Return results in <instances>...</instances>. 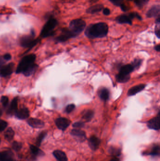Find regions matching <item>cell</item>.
<instances>
[{"label": "cell", "instance_id": "6da1fadb", "mask_svg": "<svg viewBox=\"0 0 160 161\" xmlns=\"http://www.w3.org/2000/svg\"><path fill=\"white\" fill-rule=\"evenodd\" d=\"M109 27L103 22L92 24L89 26L85 31V35L90 39L106 37L108 34Z\"/></svg>", "mask_w": 160, "mask_h": 161}, {"label": "cell", "instance_id": "7a4b0ae2", "mask_svg": "<svg viewBox=\"0 0 160 161\" xmlns=\"http://www.w3.org/2000/svg\"><path fill=\"white\" fill-rule=\"evenodd\" d=\"M134 67L131 64H127L122 66L119 73L116 75V80L120 83H125L130 79V74L134 70Z\"/></svg>", "mask_w": 160, "mask_h": 161}, {"label": "cell", "instance_id": "3957f363", "mask_svg": "<svg viewBox=\"0 0 160 161\" xmlns=\"http://www.w3.org/2000/svg\"><path fill=\"white\" fill-rule=\"evenodd\" d=\"M85 26L86 23L82 19H74L70 22L69 29L72 32L74 37H75L84 31Z\"/></svg>", "mask_w": 160, "mask_h": 161}, {"label": "cell", "instance_id": "277c9868", "mask_svg": "<svg viewBox=\"0 0 160 161\" xmlns=\"http://www.w3.org/2000/svg\"><path fill=\"white\" fill-rule=\"evenodd\" d=\"M36 55L33 54L28 55L24 57L17 66L16 70L17 74L23 73L24 71L34 63Z\"/></svg>", "mask_w": 160, "mask_h": 161}, {"label": "cell", "instance_id": "5b68a950", "mask_svg": "<svg viewBox=\"0 0 160 161\" xmlns=\"http://www.w3.org/2000/svg\"><path fill=\"white\" fill-rule=\"evenodd\" d=\"M57 23L56 19L50 18L42 28L41 36L42 37L46 38L53 35L54 34L53 30L56 26Z\"/></svg>", "mask_w": 160, "mask_h": 161}, {"label": "cell", "instance_id": "8992f818", "mask_svg": "<svg viewBox=\"0 0 160 161\" xmlns=\"http://www.w3.org/2000/svg\"><path fill=\"white\" fill-rule=\"evenodd\" d=\"M34 32L32 30L31 35L25 36L21 39V45L25 48H29L28 50H29L30 49L35 46L40 41L39 39H34Z\"/></svg>", "mask_w": 160, "mask_h": 161}, {"label": "cell", "instance_id": "52a82bcc", "mask_svg": "<svg viewBox=\"0 0 160 161\" xmlns=\"http://www.w3.org/2000/svg\"><path fill=\"white\" fill-rule=\"evenodd\" d=\"M55 123L59 129L65 130L70 126L71 121L67 118L59 117L56 119Z\"/></svg>", "mask_w": 160, "mask_h": 161}, {"label": "cell", "instance_id": "ba28073f", "mask_svg": "<svg viewBox=\"0 0 160 161\" xmlns=\"http://www.w3.org/2000/svg\"><path fill=\"white\" fill-rule=\"evenodd\" d=\"M160 111L158 115L154 118L150 119L147 122V126L149 129L155 130H160Z\"/></svg>", "mask_w": 160, "mask_h": 161}, {"label": "cell", "instance_id": "9c48e42d", "mask_svg": "<svg viewBox=\"0 0 160 161\" xmlns=\"http://www.w3.org/2000/svg\"><path fill=\"white\" fill-rule=\"evenodd\" d=\"M74 37L72 32L69 29H64L62 30V34L56 39L58 42H64L71 38Z\"/></svg>", "mask_w": 160, "mask_h": 161}, {"label": "cell", "instance_id": "30bf717a", "mask_svg": "<svg viewBox=\"0 0 160 161\" xmlns=\"http://www.w3.org/2000/svg\"><path fill=\"white\" fill-rule=\"evenodd\" d=\"M14 67V64L10 63L3 66L0 68V75L2 77L9 76L12 73Z\"/></svg>", "mask_w": 160, "mask_h": 161}, {"label": "cell", "instance_id": "8fae6325", "mask_svg": "<svg viewBox=\"0 0 160 161\" xmlns=\"http://www.w3.org/2000/svg\"><path fill=\"white\" fill-rule=\"evenodd\" d=\"M0 161H15L14 154L10 151L0 152Z\"/></svg>", "mask_w": 160, "mask_h": 161}, {"label": "cell", "instance_id": "7c38bea8", "mask_svg": "<svg viewBox=\"0 0 160 161\" xmlns=\"http://www.w3.org/2000/svg\"><path fill=\"white\" fill-rule=\"evenodd\" d=\"M146 85L144 84H140L136 85L130 89L127 92V95L128 96H134L138 93L140 92L144 89Z\"/></svg>", "mask_w": 160, "mask_h": 161}, {"label": "cell", "instance_id": "4fadbf2b", "mask_svg": "<svg viewBox=\"0 0 160 161\" xmlns=\"http://www.w3.org/2000/svg\"><path fill=\"white\" fill-rule=\"evenodd\" d=\"M28 123L31 127L34 128H42L44 126V122L36 118H30L28 120Z\"/></svg>", "mask_w": 160, "mask_h": 161}, {"label": "cell", "instance_id": "5bb4252c", "mask_svg": "<svg viewBox=\"0 0 160 161\" xmlns=\"http://www.w3.org/2000/svg\"><path fill=\"white\" fill-rule=\"evenodd\" d=\"M88 144L93 150H96L100 146V139L95 136H92L89 139Z\"/></svg>", "mask_w": 160, "mask_h": 161}, {"label": "cell", "instance_id": "9a60e30c", "mask_svg": "<svg viewBox=\"0 0 160 161\" xmlns=\"http://www.w3.org/2000/svg\"><path fill=\"white\" fill-rule=\"evenodd\" d=\"M16 116L18 119H25L29 116V111L28 109L26 108H22L17 110L15 113Z\"/></svg>", "mask_w": 160, "mask_h": 161}, {"label": "cell", "instance_id": "2e32d148", "mask_svg": "<svg viewBox=\"0 0 160 161\" xmlns=\"http://www.w3.org/2000/svg\"><path fill=\"white\" fill-rule=\"evenodd\" d=\"M99 98L104 101H107L109 99L110 92L106 88L100 89L98 92Z\"/></svg>", "mask_w": 160, "mask_h": 161}, {"label": "cell", "instance_id": "e0dca14e", "mask_svg": "<svg viewBox=\"0 0 160 161\" xmlns=\"http://www.w3.org/2000/svg\"><path fill=\"white\" fill-rule=\"evenodd\" d=\"M160 7L159 5H154L146 13V16L148 18L155 17L159 15L160 12Z\"/></svg>", "mask_w": 160, "mask_h": 161}, {"label": "cell", "instance_id": "ac0fdd59", "mask_svg": "<svg viewBox=\"0 0 160 161\" xmlns=\"http://www.w3.org/2000/svg\"><path fill=\"white\" fill-rule=\"evenodd\" d=\"M53 155L58 161H68V158L64 152L57 150L53 152Z\"/></svg>", "mask_w": 160, "mask_h": 161}, {"label": "cell", "instance_id": "d6986e66", "mask_svg": "<svg viewBox=\"0 0 160 161\" xmlns=\"http://www.w3.org/2000/svg\"><path fill=\"white\" fill-rule=\"evenodd\" d=\"M116 21L120 24H128L132 25V19L130 18L129 16L125 15H122L118 16L116 18Z\"/></svg>", "mask_w": 160, "mask_h": 161}, {"label": "cell", "instance_id": "ffe728a7", "mask_svg": "<svg viewBox=\"0 0 160 161\" xmlns=\"http://www.w3.org/2000/svg\"><path fill=\"white\" fill-rule=\"evenodd\" d=\"M17 101L18 98L17 97L14 98L11 102L9 109L8 110V113L10 114L16 113L17 110Z\"/></svg>", "mask_w": 160, "mask_h": 161}, {"label": "cell", "instance_id": "44dd1931", "mask_svg": "<svg viewBox=\"0 0 160 161\" xmlns=\"http://www.w3.org/2000/svg\"><path fill=\"white\" fill-rule=\"evenodd\" d=\"M38 67V66L37 65L35 64V63L33 64V65L30 66L29 67H28L26 70L24 71L23 72V74H24L25 76H30L35 72V71L37 69Z\"/></svg>", "mask_w": 160, "mask_h": 161}, {"label": "cell", "instance_id": "7402d4cb", "mask_svg": "<svg viewBox=\"0 0 160 161\" xmlns=\"http://www.w3.org/2000/svg\"><path fill=\"white\" fill-rule=\"evenodd\" d=\"M103 8H104V6L102 5H95L94 6H92L90 8H88L86 10V12L90 14L96 13L99 12L100 11H101Z\"/></svg>", "mask_w": 160, "mask_h": 161}, {"label": "cell", "instance_id": "603a6c76", "mask_svg": "<svg viewBox=\"0 0 160 161\" xmlns=\"http://www.w3.org/2000/svg\"><path fill=\"white\" fill-rule=\"evenodd\" d=\"M94 116V112L92 110H88L84 111L82 118L86 121H89L92 120Z\"/></svg>", "mask_w": 160, "mask_h": 161}, {"label": "cell", "instance_id": "cb8c5ba5", "mask_svg": "<svg viewBox=\"0 0 160 161\" xmlns=\"http://www.w3.org/2000/svg\"><path fill=\"white\" fill-rule=\"evenodd\" d=\"M30 148L31 149L32 153L34 155V156H42L44 155V152L38 148L37 146H34V145H31L30 146Z\"/></svg>", "mask_w": 160, "mask_h": 161}, {"label": "cell", "instance_id": "d4e9b609", "mask_svg": "<svg viewBox=\"0 0 160 161\" xmlns=\"http://www.w3.org/2000/svg\"><path fill=\"white\" fill-rule=\"evenodd\" d=\"M160 154V147L158 145L153 146L150 150V152L148 153V155L153 157H158Z\"/></svg>", "mask_w": 160, "mask_h": 161}, {"label": "cell", "instance_id": "484cf974", "mask_svg": "<svg viewBox=\"0 0 160 161\" xmlns=\"http://www.w3.org/2000/svg\"><path fill=\"white\" fill-rule=\"evenodd\" d=\"M14 130H13L12 128H9L8 129L6 130V132L4 133V137L6 140L8 141H11L12 140L13 138L14 137Z\"/></svg>", "mask_w": 160, "mask_h": 161}, {"label": "cell", "instance_id": "4316f807", "mask_svg": "<svg viewBox=\"0 0 160 161\" xmlns=\"http://www.w3.org/2000/svg\"><path fill=\"white\" fill-rule=\"evenodd\" d=\"M70 134L73 136L78 138H85V133L79 129H73L70 132Z\"/></svg>", "mask_w": 160, "mask_h": 161}, {"label": "cell", "instance_id": "83f0119b", "mask_svg": "<svg viewBox=\"0 0 160 161\" xmlns=\"http://www.w3.org/2000/svg\"><path fill=\"white\" fill-rule=\"evenodd\" d=\"M46 134H47V133L45 132H42L39 134L37 138L36 144L38 146H39L41 145L42 141H43L45 137L46 136Z\"/></svg>", "mask_w": 160, "mask_h": 161}, {"label": "cell", "instance_id": "f1b7e54d", "mask_svg": "<svg viewBox=\"0 0 160 161\" xmlns=\"http://www.w3.org/2000/svg\"><path fill=\"white\" fill-rule=\"evenodd\" d=\"M142 63V60L139 59H136L132 63L131 65L134 67V69H137L140 67Z\"/></svg>", "mask_w": 160, "mask_h": 161}, {"label": "cell", "instance_id": "f546056e", "mask_svg": "<svg viewBox=\"0 0 160 161\" xmlns=\"http://www.w3.org/2000/svg\"><path fill=\"white\" fill-rule=\"evenodd\" d=\"M148 0H135V3L137 6L139 8H142L146 4Z\"/></svg>", "mask_w": 160, "mask_h": 161}, {"label": "cell", "instance_id": "4dcf8cb0", "mask_svg": "<svg viewBox=\"0 0 160 161\" xmlns=\"http://www.w3.org/2000/svg\"><path fill=\"white\" fill-rule=\"evenodd\" d=\"M12 148L14 150L16 151H20L22 147V144L20 142L14 141L12 145Z\"/></svg>", "mask_w": 160, "mask_h": 161}, {"label": "cell", "instance_id": "1f68e13d", "mask_svg": "<svg viewBox=\"0 0 160 161\" xmlns=\"http://www.w3.org/2000/svg\"><path fill=\"white\" fill-rule=\"evenodd\" d=\"M75 105L73 104L69 105L65 108V112L68 113H70L75 109Z\"/></svg>", "mask_w": 160, "mask_h": 161}, {"label": "cell", "instance_id": "d6a6232c", "mask_svg": "<svg viewBox=\"0 0 160 161\" xmlns=\"http://www.w3.org/2000/svg\"><path fill=\"white\" fill-rule=\"evenodd\" d=\"M8 124L7 122L2 120H0V132H2L7 127Z\"/></svg>", "mask_w": 160, "mask_h": 161}, {"label": "cell", "instance_id": "836d02e7", "mask_svg": "<svg viewBox=\"0 0 160 161\" xmlns=\"http://www.w3.org/2000/svg\"><path fill=\"white\" fill-rule=\"evenodd\" d=\"M85 126V124L82 121H77L73 124V127L75 128H82Z\"/></svg>", "mask_w": 160, "mask_h": 161}, {"label": "cell", "instance_id": "e575fe53", "mask_svg": "<svg viewBox=\"0 0 160 161\" xmlns=\"http://www.w3.org/2000/svg\"><path fill=\"white\" fill-rule=\"evenodd\" d=\"M1 101L4 107H6L8 105V102H9V98L7 96H2L1 99Z\"/></svg>", "mask_w": 160, "mask_h": 161}, {"label": "cell", "instance_id": "d590c367", "mask_svg": "<svg viewBox=\"0 0 160 161\" xmlns=\"http://www.w3.org/2000/svg\"><path fill=\"white\" fill-rule=\"evenodd\" d=\"M129 17L130 18H131V19L134 18H136L138 19H140V20L142 19V18H141V17L139 14L136 12L131 13L130 14Z\"/></svg>", "mask_w": 160, "mask_h": 161}, {"label": "cell", "instance_id": "8d00e7d4", "mask_svg": "<svg viewBox=\"0 0 160 161\" xmlns=\"http://www.w3.org/2000/svg\"><path fill=\"white\" fill-rule=\"evenodd\" d=\"M111 2L116 6H121L123 4L124 0H109Z\"/></svg>", "mask_w": 160, "mask_h": 161}, {"label": "cell", "instance_id": "74e56055", "mask_svg": "<svg viewBox=\"0 0 160 161\" xmlns=\"http://www.w3.org/2000/svg\"><path fill=\"white\" fill-rule=\"evenodd\" d=\"M155 34H156V37H157L158 38H160V28H159V27H156V30H155Z\"/></svg>", "mask_w": 160, "mask_h": 161}, {"label": "cell", "instance_id": "f35d334b", "mask_svg": "<svg viewBox=\"0 0 160 161\" xmlns=\"http://www.w3.org/2000/svg\"><path fill=\"white\" fill-rule=\"evenodd\" d=\"M4 59L6 60H9L12 59V56L9 54H6L4 56Z\"/></svg>", "mask_w": 160, "mask_h": 161}, {"label": "cell", "instance_id": "ab89813d", "mask_svg": "<svg viewBox=\"0 0 160 161\" xmlns=\"http://www.w3.org/2000/svg\"><path fill=\"white\" fill-rule=\"evenodd\" d=\"M103 13L105 15H109L110 13V10L108 8H105V9H104V10H103Z\"/></svg>", "mask_w": 160, "mask_h": 161}, {"label": "cell", "instance_id": "60d3db41", "mask_svg": "<svg viewBox=\"0 0 160 161\" xmlns=\"http://www.w3.org/2000/svg\"><path fill=\"white\" fill-rule=\"evenodd\" d=\"M4 60L5 59H4V58L0 57V68L4 66V64L5 63Z\"/></svg>", "mask_w": 160, "mask_h": 161}, {"label": "cell", "instance_id": "b9f144b4", "mask_svg": "<svg viewBox=\"0 0 160 161\" xmlns=\"http://www.w3.org/2000/svg\"><path fill=\"white\" fill-rule=\"evenodd\" d=\"M120 7L121 8L122 10L124 11V12H126L128 10V8H127V7H126L125 5H124V4L121 5Z\"/></svg>", "mask_w": 160, "mask_h": 161}, {"label": "cell", "instance_id": "7bdbcfd3", "mask_svg": "<svg viewBox=\"0 0 160 161\" xmlns=\"http://www.w3.org/2000/svg\"><path fill=\"white\" fill-rule=\"evenodd\" d=\"M154 49L156 50V51H158L159 52L160 50V44H158L156 46L154 47Z\"/></svg>", "mask_w": 160, "mask_h": 161}, {"label": "cell", "instance_id": "ee69618b", "mask_svg": "<svg viewBox=\"0 0 160 161\" xmlns=\"http://www.w3.org/2000/svg\"><path fill=\"white\" fill-rule=\"evenodd\" d=\"M109 161H120L117 158H114L113 159H111Z\"/></svg>", "mask_w": 160, "mask_h": 161}, {"label": "cell", "instance_id": "f6af8a7d", "mask_svg": "<svg viewBox=\"0 0 160 161\" xmlns=\"http://www.w3.org/2000/svg\"><path fill=\"white\" fill-rule=\"evenodd\" d=\"M2 114V110L1 109H0V116H1V115Z\"/></svg>", "mask_w": 160, "mask_h": 161}, {"label": "cell", "instance_id": "bcb514c9", "mask_svg": "<svg viewBox=\"0 0 160 161\" xmlns=\"http://www.w3.org/2000/svg\"><path fill=\"white\" fill-rule=\"evenodd\" d=\"M91 1L92 2H96V1H99V0H91Z\"/></svg>", "mask_w": 160, "mask_h": 161}, {"label": "cell", "instance_id": "7dc6e473", "mask_svg": "<svg viewBox=\"0 0 160 161\" xmlns=\"http://www.w3.org/2000/svg\"><path fill=\"white\" fill-rule=\"evenodd\" d=\"M128 1H132V0H128Z\"/></svg>", "mask_w": 160, "mask_h": 161}, {"label": "cell", "instance_id": "c3c4849f", "mask_svg": "<svg viewBox=\"0 0 160 161\" xmlns=\"http://www.w3.org/2000/svg\"><path fill=\"white\" fill-rule=\"evenodd\" d=\"M0 143H1V140H0Z\"/></svg>", "mask_w": 160, "mask_h": 161}]
</instances>
